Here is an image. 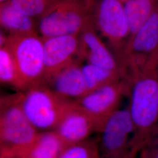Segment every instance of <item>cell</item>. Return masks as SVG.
Masks as SVG:
<instances>
[{"instance_id":"obj_4","label":"cell","mask_w":158,"mask_h":158,"mask_svg":"<svg viewBox=\"0 0 158 158\" xmlns=\"http://www.w3.org/2000/svg\"><path fill=\"white\" fill-rule=\"evenodd\" d=\"M20 92L23 111L38 132L55 130L76 102L57 95L46 85Z\"/></svg>"},{"instance_id":"obj_24","label":"cell","mask_w":158,"mask_h":158,"mask_svg":"<svg viewBox=\"0 0 158 158\" xmlns=\"http://www.w3.org/2000/svg\"><path fill=\"white\" fill-rule=\"evenodd\" d=\"M142 158V157H141V156H138V158Z\"/></svg>"},{"instance_id":"obj_8","label":"cell","mask_w":158,"mask_h":158,"mask_svg":"<svg viewBox=\"0 0 158 158\" xmlns=\"http://www.w3.org/2000/svg\"><path fill=\"white\" fill-rule=\"evenodd\" d=\"M134 128L128 108L108 118L97 138L102 158H136L132 153Z\"/></svg>"},{"instance_id":"obj_7","label":"cell","mask_w":158,"mask_h":158,"mask_svg":"<svg viewBox=\"0 0 158 158\" xmlns=\"http://www.w3.org/2000/svg\"><path fill=\"white\" fill-rule=\"evenodd\" d=\"M91 21L118 61L130 35L123 3L119 0H94Z\"/></svg>"},{"instance_id":"obj_11","label":"cell","mask_w":158,"mask_h":158,"mask_svg":"<svg viewBox=\"0 0 158 158\" xmlns=\"http://www.w3.org/2000/svg\"><path fill=\"white\" fill-rule=\"evenodd\" d=\"M79 35L43 38L45 85L63 68L79 59Z\"/></svg>"},{"instance_id":"obj_20","label":"cell","mask_w":158,"mask_h":158,"mask_svg":"<svg viewBox=\"0 0 158 158\" xmlns=\"http://www.w3.org/2000/svg\"><path fill=\"white\" fill-rule=\"evenodd\" d=\"M12 5L23 14L38 20L50 8L55 0H10Z\"/></svg>"},{"instance_id":"obj_1","label":"cell","mask_w":158,"mask_h":158,"mask_svg":"<svg viewBox=\"0 0 158 158\" xmlns=\"http://www.w3.org/2000/svg\"><path fill=\"white\" fill-rule=\"evenodd\" d=\"M127 81L130 85L128 108L134 128L132 153L137 158L158 124V74H143Z\"/></svg>"},{"instance_id":"obj_19","label":"cell","mask_w":158,"mask_h":158,"mask_svg":"<svg viewBox=\"0 0 158 158\" xmlns=\"http://www.w3.org/2000/svg\"><path fill=\"white\" fill-rule=\"evenodd\" d=\"M58 158H102L97 138H89L69 146Z\"/></svg>"},{"instance_id":"obj_12","label":"cell","mask_w":158,"mask_h":158,"mask_svg":"<svg viewBox=\"0 0 158 158\" xmlns=\"http://www.w3.org/2000/svg\"><path fill=\"white\" fill-rule=\"evenodd\" d=\"M79 38V59L94 66L119 72L116 57L98 35L92 21L81 31Z\"/></svg>"},{"instance_id":"obj_13","label":"cell","mask_w":158,"mask_h":158,"mask_svg":"<svg viewBox=\"0 0 158 158\" xmlns=\"http://www.w3.org/2000/svg\"><path fill=\"white\" fill-rule=\"evenodd\" d=\"M81 60L77 59L63 68L46 85L57 95L68 100L76 101L88 91L81 70Z\"/></svg>"},{"instance_id":"obj_26","label":"cell","mask_w":158,"mask_h":158,"mask_svg":"<svg viewBox=\"0 0 158 158\" xmlns=\"http://www.w3.org/2000/svg\"><path fill=\"white\" fill-rule=\"evenodd\" d=\"M55 1H60V0H55Z\"/></svg>"},{"instance_id":"obj_2","label":"cell","mask_w":158,"mask_h":158,"mask_svg":"<svg viewBox=\"0 0 158 158\" xmlns=\"http://www.w3.org/2000/svg\"><path fill=\"white\" fill-rule=\"evenodd\" d=\"M23 111L21 92L0 99V158H27L38 134Z\"/></svg>"},{"instance_id":"obj_22","label":"cell","mask_w":158,"mask_h":158,"mask_svg":"<svg viewBox=\"0 0 158 158\" xmlns=\"http://www.w3.org/2000/svg\"><path fill=\"white\" fill-rule=\"evenodd\" d=\"M10 0H0V2H1V4H2V3H4L6 2H8Z\"/></svg>"},{"instance_id":"obj_3","label":"cell","mask_w":158,"mask_h":158,"mask_svg":"<svg viewBox=\"0 0 158 158\" xmlns=\"http://www.w3.org/2000/svg\"><path fill=\"white\" fill-rule=\"evenodd\" d=\"M118 63L121 78L125 80L157 72L158 5L147 23L128 40Z\"/></svg>"},{"instance_id":"obj_23","label":"cell","mask_w":158,"mask_h":158,"mask_svg":"<svg viewBox=\"0 0 158 158\" xmlns=\"http://www.w3.org/2000/svg\"><path fill=\"white\" fill-rule=\"evenodd\" d=\"M119 1H120L121 2H122L123 3H124L125 2H126V1H129V0H119Z\"/></svg>"},{"instance_id":"obj_18","label":"cell","mask_w":158,"mask_h":158,"mask_svg":"<svg viewBox=\"0 0 158 158\" xmlns=\"http://www.w3.org/2000/svg\"><path fill=\"white\" fill-rule=\"evenodd\" d=\"M0 81L18 91L25 90L11 53L6 46L0 47Z\"/></svg>"},{"instance_id":"obj_5","label":"cell","mask_w":158,"mask_h":158,"mask_svg":"<svg viewBox=\"0 0 158 158\" xmlns=\"http://www.w3.org/2000/svg\"><path fill=\"white\" fill-rule=\"evenodd\" d=\"M94 0L55 1L38 21V31L42 38L79 35L91 21Z\"/></svg>"},{"instance_id":"obj_10","label":"cell","mask_w":158,"mask_h":158,"mask_svg":"<svg viewBox=\"0 0 158 158\" xmlns=\"http://www.w3.org/2000/svg\"><path fill=\"white\" fill-rule=\"evenodd\" d=\"M105 124L76 102L54 130L69 147L89 139L93 133H100Z\"/></svg>"},{"instance_id":"obj_25","label":"cell","mask_w":158,"mask_h":158,"mask_svg":"<svg viewBox=\"0 0 158 158\" xmlns=\"http://www.w3.org/2000/svg\"><path fill=\"white\" fill-rule=\"evenodd\" d=\"M157 74H158V69H157Z\"/></svg>"},{"instance_id":"obj_15","label":"cell","mask_w":158,"mask_h":158,"mask_svg":"<svg viewBox=\"0 0 158 158\" xmlns=\"http://www.w3.org/2000/svg\"><path fill=\"white\" fill-rule=\"evenodd\" d=\"M123 4L131 39L152 16L158 5V0H129Z\"/></svg>"},{"instance_id":"obj_6","label":"cell","mask_w":158,"mask_h":158,"mask_svg":"<svg viewBox=\"0 0 158 158\" xmlns=\"http://www.w3.org/2000/svg\"><path fill=\"white\" fill-rule=\"evenodd\" d=\"M4 46L11 53L25 90L45 85L44 41L38 33L7 35Z\"/></svg>"},{"instance_id":"obj_21","label":"cell","mask_w":158,"mask_h":158,"mask_svg":"<svg viewBox=\"0 0 158 158\" xmlns=\"http://www.w3.org/2000/svg\"><path fill=\"white\" fill-rule=\"evenodd\" d=\"M138 156L142 158H158V124Z\"/></svg>"},{"instance_id":"obj_17","label":"cell","mask_w":158,"mask_h":158,"mask_svg":"<svg viewBox=\"0 0 158 158\" xmlns=\"http://www.w3.org/2000/svg\"><path fill=\"white\" fill-rule=\"evenodd\" d=\"M81 70L88 93L122 79L118 72L100 68L88 63L84 65L81 64Z\"/></svg>"},{"instance_id":"obj_16","label":"cell","mask_w":158,"mask_h":158,"mask_svg":"<svg viewBox=\"0 0 158 158\" xmlns=\"http://www.w3.org/2000/svg\"><path fill=\"white\" fill-rule=\"evenodd\" d=\"M67 147L55 130L40 132L27 158H58Z\"/></svg>"},{"instance_id":"obj_14","label":"cell","mask_w":158,"mask_h":158,"mask_svg":"<svg viewBox=\"0 0 158 158\" xmlns=\"http://www.w3.org/2000/svg\"><path fill=\"white\" fill-rule=\"evenodd\" d=\"M1 27L8 35L38 33V22L18 11L10 1L1 4Z\"/></svg>"},{"instance_id":"obj_9","label":"cell","mask_w":158,"mask_h":158,"mask_svg":"<svg viewBox=\"0 0 158 158\" xmlns=\"http://www.w3.org/2000/svg\"><path fill=\"white\" fill-rule=\"evenodd\" d=\"M129 88L128 83L121 79L89 92L76 102L85 111L106 123L119 109L123 98L128 95Z\"/></svg>"}]
</instances>
